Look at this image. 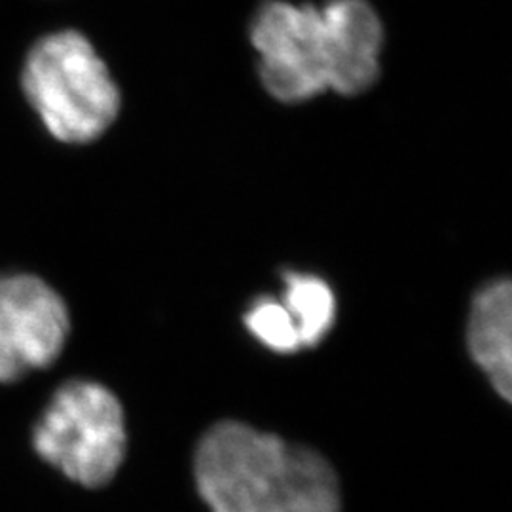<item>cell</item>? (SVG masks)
<instances>
[{
  "label": "cell",
  "mask_w": 512,
  "mask_h": 512,
  "mask_svg": "<svg viewBox=\"0 0 512 512\" xmlns=\"http://www.w3.org/2000/svg\"><path fill=\"white\" fill-rule=\"evenodd\" d=\"M198 492L211 512H340L338 476L319 452L220 421L194 454Z\"/></svg>",
  "instance_id": "2"
},
{
  "label": "cell",
  "mask_w": 512,
  "mask_h": 512,
  "mask_svg": "<svg viewBox=\"0 0 512 512\" xmlns=\"http://www.w3.org/2000/svg\"><path fill=\"white\" fill-rule=\"evenodd\" d=\"M467 346L503 401L512 397V287L509 279L488 283L473 300Z\"/></svg>",
  "instance_id": "6"
},
{
  "label": "cell",
  "mask_w": 512,
  "mask_h": 512,
  "mask_svg": "<svg viewBox=\"0 0 512 512\" xmlns=\"http://www.w3.org/2000/svg\"><path fill=\"white\" fill-rule=\"evenodd\" d=\"M29 105L57 141L86 145L120 112V90L92 40L76 29L38 38L21 69Z\"/></svg>",
  "instance_id": "3"
},
{
  "label": "cell",
  "mask_w": 512,
  "mask_h": 512,
  "mask_svg": "<svg viewBox=\"0 0 512 512\" xmlns=\"http://www.w3.org/2000/svg\"><path fill=\"white\" fill-rule=\"evenodd\" d=\"M33 448L84 488L107 486L128 450L126 416L109 387L90 380L61 385L33 429Z\"/></svg>",
  "instance_id": "4"
},
{
  "label": "cell",
  "mask_w": 512,
  "mask_h": 512,
  "mask_svg": "<svg viewBox=\"0 0 512 512\" xmlns=\"http://www.w3.org/2000/svg\"><path fill=\"white\" fill-rule=\"evenodd\" d=\"M71 332L63 298L40 277L0 275V384L52 365Z\"/></svg>",
  "instance_id": "5"
},
{
  "label": "cell",
  "mask_w": 512,
  "mask_h": 512,
  "mask_svg": "<svg viewBox=\"0 0 512 512\" xmlns=\"http://www.w3.org/2000/svg\"><path fill=\"white\" fill-rule=\"evenodd\" d=\"M249 37L268 93L283 103H302L327 90L366 92L380 74L385 31L368 0L321 6L266 0L256 8Z\"/></svg>",
  "instance_id": "1"
},
{
  "label": "cell",
  "mask_w": 512,
  "mask_h": 512,
  "mask_svg": "<svg viewBox=\"0 0 512 512\" xmlns=\"http://www.w3.org/2000/svg\"><path fill=\"white\" fill-rule=\"evenodd\" d=\"M283 304L293 315L302 349L315 348L329 334L336 319V298L329 283L317 275L287 272Z\"/></svg>",
  "instance_id": "7"
},
{
  "label": "cell",
  "mask_w": 512,
  "mask_h": 512,
  "mask_svg": "<svg viewBox=\"0 0 512 512\" xmlns=\"http://www.w3.org/2000/svg\"><path fill=\"white\" fill-rule=\"evenodd\" d=\"M245 327L264 348L275 353H296L302 349L293 315L283 302L272 296H260L245 313Z\"/></svg>",
  "instance_id": "8"
}]
</instances>
